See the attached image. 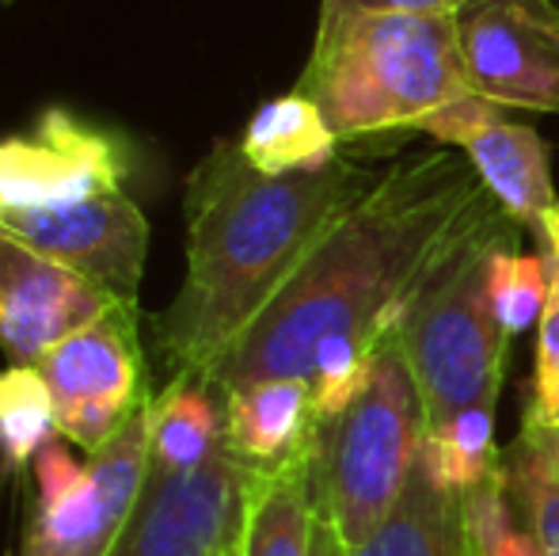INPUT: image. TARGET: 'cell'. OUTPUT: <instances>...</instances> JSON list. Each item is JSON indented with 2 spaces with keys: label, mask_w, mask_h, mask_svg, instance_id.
<instances>
[{
  "label": "cell",
  "mask_w": 559,
  "mask_h": 556,
  "mask_svg": "<svg viewBox=\"0 0 559 556\" xmlns=\"http://www.w3.org/2000/svg\"><path fill=\"white\" fill-rule=\"evenodd\" d=\"M502 217L468 156L419 153L381 168L217 366L214 389L271 378L309 381L328 335L366 347L400 340L407 312L468 237Z\"/></svg>",
  "instance_id": "cell-1"
},
{
  "label": "cell",
  "mask_w": 559,
  "mask_h": 556,
  "mask_svg": "<svg viewBox=\"0 0 559 556\" xmlns=\"http://www.w3.org/2000/svg\"><path fill=\"white\" fill-rule=\"evenodd\" d=\"M381 168L338 161L305 176H263L240 141H217L187 179V275L156 317L176 374L214 381L248 324Z\"/></svg>",
  "instance_id": "cell-2"
},
{
  "label": "cell",
  "mask_w": 559,
  "mask_h": 556,
  "mask_svg": "<svg viewBox=\"0 0 559 556\" xmlns=\"http://www.w3.org/2000/svg\"><path fill=\"white\" fill-rule=\"evenodd\" d=\"M0 229L111 294L145 271L148 222L126 194V153L66 107L0 138Z\"/></svg>",
  "instance_id": "cell-3"
},
{
  "label": "cell",
  "mask_w": 559,
  "mask_h": 556,
  "mask_svg": "<svg viewBox=\"0 0 559 556\" xmlns=\"http://www.w3.org/2000/svg\"><path fill=\"white\" fill-rule=\"evenodd\" d=\"M297 88L317 99L338 141L419 134L472 96L456 12H358L317 23Z\"/></svg>",
  "instance_id": "cell-4"
},
{
  "label": "cell",
  "mask_w": 559,
  "mask_h": 556,
  "mask_svg": "<svg viewBox=\"0 0 559 556\" xmlns=\"http://www.w3.org/2000/svg\"><path fill=\"white\" fill-rule=\"evenodd\" d=\"M423 401L400 340L381 343L366 393L320 427L317 504L346 549L366 545L404 499L423 446Z\"/></svg>",
  "instance_id": "cell-5"
},
{
  "label": "cell",
  "mask_w": 559,
  "mask_h": 556,
  "mask_svg": "<svg viewBox=\"0 0 559 556\" xmlns=\"http://www.w3.org/2000/svg\"><path fill=\"white\" fill-rule=\"evenodd\" d=\"M510 237H518V225L507 214L484 225L407 312L400 347L419 386L427 427L461 409L499 404L510 340L487 301V260Z\"/></svg>",
  "instance_id": "cell-6"
},
{
  "label": "cell",
  "mask_w": 559,
  "mask_h": 556,
  "mask_svg": "<svg viewBox=\"0 0 559 556\" xmlns=\"http://www.w3.org/2000/svg\"><path fill=\"white\" fill-rule=\"evenodd\" d=\"M153 404V401H148ZM148 404L107 450L76 461L53 438L35 458V522L20 556H111L148 476Z\"/></svg>",
  "instance_id": "cell-7"
},
{
  "label": "cell",
  "mask_w": 559,
  "mask_h": 556,
  "mask_svg": "<svg viewBox=\"0 0 559 556\" xmlns=\"http://www.w3.org/2000/svg\"><path fill=\"white\" fill-rule=\"evenodd\" d=\"M53 393L61 438L92 453L107 450L153 397L145 389L138 340V305H111L76 328L38 363Z\"/></svg>",
  "instance_id": "cell-8"
},
{
  "label": "cell",
  "mask_w": 559,
  "mask_h": 556,
  "mask_svg": "<svg viewBox=\"0 0 559 556\" xmlns=\"http://www.w3.org/2000/svg\"><path fill=\"white\" fill-rule=\"evenodd\" d=\"M255 473L228 442L194 473L148 465L141 499L111 556H228Z\"/></svg>",
  "instance_id": "cell-9"
},
{
  "label": "cell",
  "mask_w": 559,
  "mask_h": 556,
  "mask_svg": "<svg viewBox=\"0 0 559 556\" xmlns=\"http://www.w3.org/2000/svg\"><path fill=\"white\" fill-rule=\"evenodd\" d=\"M456 31L472 96L559 115V0H468Z\"/></svg>",
  "instance_id": "cell-10"
},
{
  "label": "cell",
  "mask_w": 559,
  "mask_h": 556,
  "mask_svg": "<svg viewBox=\"0 0 559 556\" xmlns=\"http://www.w3.org/2000/svg\"><path fill=\"white\" fill-rule=\"evenodd\" d=\"M419 134L461 149L487 194L502 206V214L518 229H530L533 237L545 233V222L559 199L552 168H548L552 153L537 130L502 115V107H495L491 99L464 96L438 111Z\"/></svg>",
  "instance_id": "cell-11"
},
{
  "label": "cell",
  "mask_w": 559,
  "mask_h": 556,
  "mask_svg": "<svg viewBox=\"0 0 559 556\" xmlns=\"http://www.w3.org/2000/svg\"><path fill=\"white\" fill-rule=\"evenodd\" d=\"M111 305L118 301L104 286L0 229V351L12 366H38Z\"/></svg>",
  "instance_id": "cell-12"
},
{
  "label": "cell",
  "mask_w": 559,
  "mask_h": 556,
  "mask_svg": "<svg viewBox=\"0 0 559 556\" xmlns=\"http://www.w3.org/2000/svg\"><path fill=\"white\" fill-rule=\"evenodd\" d=\"M222 404L228 450L259 473L301 458L320 438L312 386L305 378H271L228 389Z\"/></svg>",
  "instance_id": "cell-13"
},
{
  "label": "cell",
  "mask_w": 559,
  "mask_h": 556,
  "mask_svg": "<svg viewBox=\"0 0 559 556\" xmlns=\"http://www.w3.org/2000/svg\"><path fill=\"white\" fill-rule=\"evenodd\" d=\"M317 446L271 473H255L233 556H312V530H317L320 507Z\"/></svg>",
  "instance_id": "cell-14"
},
{
  "label": "cell",
  "mask_w": 559,
  "mask_h": 556,
  "mask_svg": "<svg viewBox=\"0 0 559 556\" xmlns=\"http://www.w3.org/2000/svg\"><path fill=\"white\" fill-rule=\"evenodd\" d=\"M236 141L251 168L263 176H305L338 161V134L328 127L317 99L301 88L266 99Z\"/></svg>",
  "instance_id": "cell-15"
},
{
  "label": "cell",
  "mask_w": 559,
  "mask_h": 556,
  "mask_svg": "<svg viewBox=\"0 0 559 556\" xmlns=\"http://www.w3.org/2000/svg\"><path fill=\"white\" fill-rule=\"evenodd\" d=\"M225 442V404L214 381L176 374L148 404V458L168 473H194Z\"/></svg>",
  "instance_id": "cell-16"
},
{
  "label": "cell",
  "mask_w": 559,
  "mask_h": 556,
  "mask_svg": "<svg viewBox=\"0 0 559 556\" xmlns=\"http://www.w3.org/2000/svg\"><path fill=\"white\" fill-rule=\"evenodd\" d=\"M464 514L461 496L435 488L423 465H415L404 499L392 519L350 556H464Z\"/></svg>",
  "instance_id": "cell-17"
},
{
  "label": "cell",
  "mask_w": 559,
  "mask_h": 556,
  "mask_svg": "<svg viewBox=\"0 0 559 556\" xmlns=\"http://www.w3.org/2000/svg\"><path fill=\"white\" fill-rule=\"evenodd\" d=\"M502 453L495 446V404L461 409L453 416L423 427L419 465L435 488L449 496H468L499 469Z\"/></svg>",
  "instance_id": "cell-18"
},
{
  "label": "cell",
  "mask_w": 559,
  "mask_h": 556,
  "mask_svg": "<svg viewBox=\"0 0 559 556\" xmlns=\"http://www.w3.org/2000/svg\"><path fill=\"white\" fill-rule=\"evenodd\" d=\"M502 476L545 556H559V430L522 419V430L502 453Z\"/></svg>",
  "instance_id": "cell-19"
},
{
  "label": "cell",
  "mask_w": 559,
  "mask_h": 556,
  "mask_svg": "<svg viewBox=\"0 0 559 556\" xmlns=\"http://www.w3.org/2000/svg\"><path fill=\"white\" fill-rule=\"evenodd\" d=\"M58 409L38 366L0 370V461L4 469H23L43 446L58 438Z\"/></svg>",
  "instance_id": "cell-20"
},
{
  "label": "cell",
  "mask_w": 559,
  "mask_h": 556,
  "mask_svg": "<svg viewBox=\"0 0 559 556\" xmlns=\"http://www.w3.org/2000/svg\"><path fill=\"white\" fill-rule=\"evenodd\" d=\"M487 301H491L495 324L507 340H518L540 324L548 301V263L545 256H530L518 248V237L495 245L487 260Z\"/></svg>",
  "instance_id": "cell-21"
},
{
  "label": "cell",
  "mask_w": 559,
  "mask_h": 556,
  "mask_svg": "<svg viewBox=\"0 0 559 556\" xmlns=\"http://www.w3.org/2000/svg\"><path fill=\"white\" fill-rule=\"evenodd\" d=\"M461 514L468 556H545L540 542L533 537V530L525 527L514 499H510L502 461L479 488L461 496Z\"/></svg>",
  "instance_id": "cell-22"
},
{
  "label": "cell",
  "mask_w": 559,
  "mask_h": 556,
  "mask_svg": "<svg viewBox=\"0 0 559 556\" xmlns=\"http://www.w3.org/2000/svg\"><path fill=\"white\" fill-rule=\"evenodd\" d=\"M377 351L350 335H328L317 343L309 363V386H312V409H317L320 427L343 416L373 378Z\"/></svg>",
  "instance_id": "cell-23"
},
{
  "label": "cell",
  "mask_w": 559,
  "mask_h": 556,
  "mask_svg": "<svg viewBox=\"0 0 559 556\" xmlns=\"http://www.w3.org/2000/svg\"><path fill=\"white\" fill-rule=\"evenodd\" d=\"M548 263V301L537 324V366H533L530 409L522 419L559 430V260L552 248H540Z\"/></svg>",
  "instance_id": "cell-24"
},
{
  "label": "cell",
  "mask_w": 559,
  "mask_h": 556,
  "mask_svg": "<svg viewBox=\"0 0 559 556\" xmlns=\"http://www.w3.org/2000/svg\"><path fill=\"white\" fill-rule=\"evenodd\" d=\"M468 0H320V20L332 23L358 12H461Z\"/></svg>",
  "instance_id": "cell-25"
},
{
  "label": "cell",
  "mask_w": 559,
  "mask_h": 556,
  "mask_svg": "<svg viewBox=\"0 0 559 556\" xmlns=\"http://www.w3.org/2000/svg\"><path fill=\"white\" fill-rule=\"evenodd\" d=\"M312 556H350L346 545L338 542L335 527L320 514V507H317V530H312Z\"/></svg>",
  "instance_id": "cell-26"
},
{
  "label": "cell",
  "mask_w": 559,
  "mask_h": 556,
  "mask_svg": "<svg viewBox=\"0 0 559 556\" xmlns=\"http://www.w3.org/2000/svg\"><path fill=\"white\" fill-rule=\"evenodd\" d=\"M537 245H540V248H552L556 260H559V202L552 206V214H548L545 233H540V237H537Z\"/></svg>",
  "instance_id": "cell-27"
},
{
  "label": "cell",
  "mask_w": 559,
  "mask_h": 556,
  "mask_svg": "<svg viewBox=\"0 0 559 556\" xmlns=\"http://www.w3.org/2000/svg\"><path fill=\"white\" fill-rule=\"evenodd\" d=\"M464 545H468V542H464ZM464 556H468V549H464Z\"/></svg>",
  "instance_id": "cell-28"
},
{
  "label": "cell",
  "mask_w": 559,
  "mask_h": 556,
  "mask_svg": "<svg viewBox=\"0 0 559 556\" xmlns=\"http://www.w3.org/2000/svg\"><path fill=\"white\" fill-rule=\"evenodd\" d=\"M228 556H233V553H228Z\"/></svg>",
  "instance_id": "cell-29"
}]
</instances>
